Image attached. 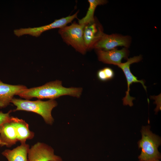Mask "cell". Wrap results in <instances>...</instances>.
Returning <instances> with one entry per match:
<instances>
[{"label": "cell", "mask_w": 161, "mask_h": 161, "mask_svg": "<svg viewBox=\"0 0 161 161\" xmlns=\"http://www.w3.org/2000/svg\"><path fill=\"white\" fill-rule=\"evenodd\" d=\"M82 91V89L81 88L64 87L62 86L61 81L56 80L41 86L27 88L18 95L26 100H29L33 97L37 98L40 100L44 98L54 100L64 95L79 97Z\"/></svg>", "instance_id": "obj_1"}, {"label": "cell", "mask_w": 161, "mask_h": 161, "mask_svg": "<svg viewBox=\"0 0 161 161\" xmlns=\"http://www.w3.org/2000/svg\"><path fill=\"white\" fill-rule=\"evenodd\" d=\"M11 103L16 107L13 110L14 112L23 110L35 112L41 116L47 124L51 125L54 122L51 112L57 105V102L54 99L47 101H42L40 100L31 101L13 98Z\"/></svg>", "instance_id": "obj_2"}, {"label": "cell", "mask_w": 161, "mask_h": 161, "mask_svg": "<svg viewBox=\"0 0 161 161\" xmlns=\"http://www.w3.org/2000/svg\"><path fill=\"white\" fill-rule=\"evenodd\" d=\"M142 137L138 143L141 148L138 157L140 161H155L161 159L158 148L160 144L158 136L152 133L148 127H143L141 131Z\"/></svg>", "instance_id": "obj_3"}, {"label": "cell", "mask_w": 161, "mask_h": 161, "mask_svg": "<svg viewBox=\"0 0 161 161\" xmlns=\"http://www.w3.org/2000/svg\"><path fill=\"white\" fill-rule=\"evenodd\" d=\"M85 25L72 23L59 29L58 32L64 41L71 45L77 51L85 54L87 50L83 39Z\"/></svg>", "instance_id": "obj_4"}, {"label": "cell", "mask_w": 161, "mask_h": 161, "mask_svg": "<svg viewBox=\"0 0 161 161\" xmlns=\"http://www.w3.org/2000/svg\"><path fill=\"white\" fill-rule=\"evenodd\" d=\"M78 11L73 15L55 20L53 22L47 25L36 27L21 28L14 30V34L20 37L24 35H28L38 37L44 32L52 29L61 28L66 25L77 18Z\"/></svg>", "instance_id": "obj_5"}, {"label": "cell", "mask_w": 161, "mask_h": 161, "mask_svg": "<svg viewBox=\"0 0 161 161\" xmlns=\"http://www.w3.org/2000/svg\"><path fill=\"white\" fill-rule=\"evenodd\" d=\"M142 59V57L141 55L134 56L128 59L126 62L124 63H121L117 65L123 71L127 82V90L126 92L125 96L122 100L123 104L124 105H128L130 106H131L133 105L132 101L135 99V98L131 97L129 95L130 86L132 83H141L145 90L146 91V87L144 84V81L138 80L137 78L132 73L130 68L131 64L139 62Z\"/></svg>", "instance_id": "obj_6"}, {"label": "cell", "mask_w": 161, "mask_h": 161, "mask_svg": "<svg viewBox=\"0 0 161 161\" xmlns=\"http://www.w3.org/2000/svg\"><path fill=\"white\" fill-rule=\"evenodd\" d=\"M28 161H62L59 156L55 155L51 146L38 142L30 148L27 155Z\"/></svg>", "instance_id": "obj_7"}, {"label": "cell", "mask_w": 161, "mask_h": 161, "mask_svg": "<svg viewBox=\"0 0 161 161\" xmlns=\"http://www.w3.org/2000/svg\"><path fill=\"white\" fill-rule=\"evenodd\" d=\"M129 42V38L126 36L103 33L93 48L97 49L109 51L115 49L116 47L119 46L127 47Z\"/></svg>", "instance_id": "obj_8"}, {"label": "cell", "mask_w": 161, "mask_h": 161, "mask_svg": "<svg viewBox=\"0 0 161 161\" xmlns=\"http://www.w3.org/2000/svg\"><path fill=\"white\" fill-rule=\"evenodd\" d=\"M27 88L23 85H12L3 82L0 80V109L9 105L14 95H18Z\"/></svg>", "instance_id": "obj_9"}, {"label": "cell", "mask_w": 161, "mask_h": 161, "mask_svg": "<svg viewBox=\"0 0 161 161\" xmlns=\"http://www.w3.org/2000/svg\"><path fill=\"white\" fill-rule=\"evenodd\" d=\"M97 53L99 60L103 62L116 65L121 63L123 58H126L128 55L129 52L125 48L120 50L116 49L109 51L97 49Z\"/></svg>", "instance_id": "obj_10"}, {"label": "cell", "mask_w": 161, "mask_h": 161, "mask_svg": "<svg viewBox=\"0 0 161 161\" xmlns=\"http://www.w3.org/2000/svg\"><path fill=\"white\" fill-rule=\"evenodd\" d=\"M18 141L16 129L10 120L0 126V146L11 147Z\"/></svg>", "instance_id": "obj_11"}, {"label": "cell", "mask_w": 161, "mask_h": 161, "mask_svg": "<svg viewBox=\"0 0 161 161\" xmlns=\"http://www.w3.org/2000/svg\"><path fill=\"white\" fill-rule=\"evenodd\" d=\"M103 34L101 28L95 21L85 25L83 36L87 49L92 48Z\"/></svg>", "instance_id": "obj_12"}, {"label": "cell", "mask_w": 161, "mask_h": 161, "mask_svg": "<svg viewBox=\"0 0 161 161\" xmlns=\"http://www.w3.org/2000/svg\"><path fill=\"white\" fill-rule=\"evenodd\" d=\"M10 121L15 128L18 141L21 143H26L27 140L33 138L34 133L29 130L28 124L24 120L11 116Z\"/></svg>", "instance_id": "obj_13"}, {"label": "cell", "mask_w": 161, "mask_h": 161, "mask_svg": "<svg viewBox=\"0 0 161 161\" xmlns=\"http://www.w3.org/2000/svg\"><path fill=\"white\" fill-rule=\"evenodd\" d=\"M30 148L28 144L22 143L12 150H5L1 154L8 161H28L27 155Z\"/></svg>", "instance_id": "obj_14"}, {"label": "cell", "mask_w": 161, "mask_h": 161, "mask_svg": "<svg viewBox=\"0 0 161 161\" xmlns=\"http://www.w3.org/2000/svg\"><path fill=\"white\" fill-rule=\"evenodd\" d=\"M89 7L86 16L80 19L79 20V24L86 25L94 22L95 19L94 13L95 9L98 5L104 4L106 1L103 0H89Z\"/></svg>", "instance_id": "obj_15"}, {"label": "cell", "mask_w": 161, "mask_h": 161, "mask_svg": "<svg viewBox=\"0 0 161 161\" xmlns=\"http://www.w3.org/2000/svg\"><path fill=\"white\" fill-rule=\"evenodd\" d=\"M12 112V110H10L7 113H3L2 111H0V126L10 120L11 117L10 114Z\"/></svg>", "instance_id": "obj_16"}, {"label": "cell", "mask_w": 161, "mask_h": 161, "mask_svg": "<svg viewBox=\"0 0 161 161\" xmlns=\"http://www.w3.org/2000/svg\"><path fill=\"white\" fill-rule=\"evenodd\" d=\"M103 69L106 77L107 80H111L114 77V72L111 68L109 67H105Z\"/></svg>", "instance_id": "obj_17"}, {"label": "cell", "mask_w": 161, "mask_h": 161, "mask_svg": "<svg viewBox=\"0 0 161 161\" xmlns=\"http://www.w3.org/2000/svg\"><path fill=\"white\" fill-rule=\"evenodd\" d=\"M97 76L98 78L100 80L102 81L107 80L106 77L103 69L98 71Z\"/></svg>", "instance_id": "obj_18"}, {"label": "cell", "mask_w": 161, "mask_h": 161, "mask_svg": "<svg viewBox=\"0 0 161 161\" xmlns=\"http://www.w3.org/2000/svg\"><path fill=\"white\" fill-rule=\"evenodd\" d=\"M155 161H160V160H156Z\"/></svg>", "instance_id": "obj_19"}]
</instances>
